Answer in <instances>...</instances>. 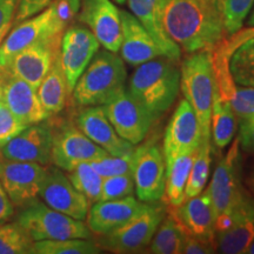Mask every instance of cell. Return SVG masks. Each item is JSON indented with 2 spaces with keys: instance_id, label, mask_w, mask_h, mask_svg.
Returning <instances> with one entry per match:
<instances>
[{
  "instance_id": "6da1fadb",
  "label": "cell",
  "mask_w": 254,
  "mask_h": 254,
  "mask_svg": "<svg viewBox=\"0 0 254 254\" xmlns=\"http://www.w3.org/2000/svg\"><path fill=\"white\" fill-rule=\"evenodd\" d=\"M168 37L187 53L214 51L225 40L215 0H160Z\"/></svg>"
},
{
  "instance_id": "7a4b0ae2",
  "label": "cell",
  "mask_w": 254,
  "mask_h": 254,
  "mask_svg": "<svg viewBox=\"0 0 254 254\" xmlns=\"http://www.w3.org/2000/svg\"><path fill=\"white\" fill-rule=\"evenodd\" d=\"M174 62L166 57L152 59L136 66L129 79L127 90L150 113L153 122L172 107L179 94L182 73Z\"/></svg>"
},
{
  "instance_id": "3957f363",
  "label": "cell",
  "mask_w": 254,
  "mask_h": 254,
  "mask_svg": "<svg viewBox=\"0 0 254 254\" xmlns=\"http://www.w3.org/2000/svg\"><path fill=\"white\" fill-rule=\"evenodd\" d=\"M126 67L117 53L98 51L73 88V99L80 106H103L125 87Z\"/></svg>"
},
{
  "instance_id": "277c9868",
  "label": "cell",
  "mask_w": 254,
  "mask_h": 254,
  "mask_svg": "<svg viewBox=\"0 0 254 254\" xmlns=\"http://www.w3.org/2000/svg\"><path fill=\"white\" fill-rule=\"evenodd\" d=\"M180 73V87L185 99L198 117L202 139H211V114L214 92L213 51L190 53L183 62Z\"/></svg>"
},
{
  "instance_id": "5b68a950",
  "label": "cell",
  "mask_w": 254,
  "mask_h": 254,
  "mask_svg": "<svg viewBox=\"0 0 254 254\" xmlns=\"http://www.w3.org/2000/svg\"><path fill=\"white\" fill-rule=\"evenodd\" d=\"M240 167V145L237 136L227 154L218 164L207 189L213 206L215 234L228 226L233 209L245 190L241 185Z\"/></svg>"
},
{
  "instance_id": "8992f818",
  "label": "cell",
  "mask_w": 254,
  "mask_h": 254,
  "mask_svg": "<svg viewBox=\"0 0 254 254\" xmlns=\"http://www.w3.org/2000/svg\"><path fill=\"white\" fill-rule=\"evenodd\" d=\"M15 221L33 241L91 238L90 228L81 220L56 211L38 199L20 207Z\"/></svg>"
},
{
  "instance_id": "52a82bcc",
  "label": "cell",
  "mask_w": 254,
  "mask_h": 254,
  "mask_svg": "<svg viewBox=\"0 0 254 254\" xmlns=\"http://www.w3.org/2000/svg\"><path fill=\"white\" fill-rule=\"evenodd\" d=\"M132 177L138 199L155 204L164 198L166 161L164 152L157 144H147L133 151Z\"/></svg>"
},
{
  "instance_id": "ba28073f",
  "label": "cell",
  "mask_w": 254,
  "mask_h": 254,
  "mask_svg": "<svg viewBox=\"0 0 254 254\" xmlns=\"http://www.w3.org/2000/svg\"><path fill=\"white\" fill-rule=\"evenodd\" d=\"M103 109L117 133L133 146L144 140L153 124L150 113L125 87L104 104Z\"/></svg>"
},
{
  "instance_id": "9c48e42d",
  "label": "cell",
  "mask_w": 254,
  "mask_h": 254,
  "mask_svg": "<svg viewBox=\"0 0 254 254\" xmlns=\"http://www.w3.org/2000/svg\"><path fill=\"white\" fill-rule=\"evenodd\" d=\"M165 218V211L157 202L152 204L144 213L124 226L101 236L104 249L114 253H138L150 245L155 231Z\"/></svg>"
},
{
  "instance_id": "30bf717a",
  "label": "cell",
  "mask_w": 254,
  "mask_h": 254,
  "mask_svg": "<svg viewBox=\"0 0 254 254\" xmlns=\"http://www.w3.org/2000/svg\"><path fill=\"white\" fill-rule=\"evenodd\" d=\"M64 31L51 6L17 24L0 45V65L7 67L12 58L26 47L47 39H62Z\"/></svg>"
},
{
  "instance_id": "8fae6325",
  "label": "cell",
  "mask_w": 254,
  "mask_h": 254,
  "mask_svg": "<svg viewBox=\"0 0 254 254\" xmlns=\"http://www.w3.org/2000/svg\"><path fill=\"white\" fill-rule=\"evenodd\" d=\"M46 171L43 165L0 157V184L14 207L20 208L38 199Z\"/></svg>"
},
{
  "instance_id": "7c38bea8",
  "label": "cell",
  "mask_w": 254,
  "mask_h": 254,
  "mask_svg": "<svg viewBox=\"0 0 254 254\" xmlns=\"http://www.w3.org/2000/svg\"><path fill=\"white\" fill-rule=\"evenodd\" d=\"M100 44L88 28L67 27L63 33L59 47V60L65 73L69 93L86 69L88 64L99 51Z\"/></svg>"
},
{
  "instance_id": "4fadbf2b",
  "label": "cell",
  "mask_w": 254,
  "mask_h": 254,
  "mask_svg": "<svg viewBox=\"0 0 254 254\" xmlns=\"http://www.w3.org/2000/svg\"><path fill=\"white\" fill-rule=\"evenodd\" d=\"M106 154L109 153L71 124L53 132L52 163L65 172L72 171L79 164L92 163Z\"/></svg>"
},
{
  "instance_id": "5bb4252c",
  "label": "cell",
  "mask_w": 254,
  "mask_h": 254,
  "mask_svg": "<svg viewBox=\"0 0 254 254\" xmlns=\"http://www.w3.org/2000/svg\"><path fill=\"white\" fill-rule=\"evenodd\" d=\"M53 129L46 120L32 124L0 148V157L47 166L52 163Z\"/></svg>"
},
{
  "instance_id": "9a60e30c",
  "label": "cell",
  "mask_w": 254,
  "mask_h": 254,
  "mask_svg": "<svg viewBox=\"0 0 254 254\" xmlns=\"http://www.w3.org/2000/svg\"><path fill=\"white\" fill-rule=\"evenodd\" d=\"M79 20L105 50L117 53L123 40L120 11L111 0H81Z\"/></svg>"
},
{
  "instance_id": "2e32d148",
  "label": "cell",
  "mask_w": 254,
  "mask_h": 254,
  "mask_svg": "<svg viewBox=\"0 0 254 254\" xmlns=\"http://www.w3.org/2000/svg\"><path fill=\"white\" fill-rule=\"evenodd\" d=\"M39 196L51 208L77 220L84 221L87 217L90 201L57 166L47 168Z\"/></svg>"
},
{
  "instance_id": "e0dca14e",
  "label": "cell",
  "mask_w": 254,
  "mask_h": 254,
  "mask_svg": "<svg viewBox=\"0 0 254 254\" xmlns=\"http://www.w3.org/2000/svg\"><path fill=\"white\" fill-rule=\"evenodd\" d=\"M201 139V128L194 110L186 99L180 100L165 132V160L180 154L195 153Z\"/></svg>"
},
{
  "instance_id": "ac0fdd59",
  "label": "cell",
  "mask_w": 254,
  "mask_h": 254,
  "mask_svg": "<svg viewBox=\"0 0 254 254\" xmlns=\"http://www.w3.org/2000/svg\"><path fill=\"white\" fill-rule=\"evenodd\" d=\"M60 40L47 39L26 47L12 58L6 69L37 90L59 55Z\"/></svg>"
},
{
  "instance_id": "d6986e66",
  "label": "cell",
  "mask_w": 254,
  "mask_h": 254,
  "mask_svg": "<svg viewBox=\"0 0 254 254\" xmlns=\"http://www.w3.org/2000/svg\"><path fill=\"white\" fill-rule=\"evenodd\" d=\"M151 205L132 195L97 201L88 209L87 227L98 236H104L139 217Z\"/></svg>"
},
{
  "instance_id": "ffe728a7",
  "label": "cell",
  "mask_w": 254,
  "mask_h": 254,
  "mask_svg": "<svg viewBox=\"0 0 254 254\" xmlns=\"http://www.w3.org/2000/svg\"><path fill=\"white\" fill-rule=\"evenodd\" d=\"M253 237L254 196L245 190L233 209L228 226L215 234L217 252L224 254H245Z\"/></svg>"
},
{
  "instance_id": "44dd1931",
  "label": "cell",
  "mask_w": 254,
  "mask_h": 254,
  "mask_svg": "<svg viewBox=\"0 0 254 254\" xmlns=\"http://www.w3.org/2000/svg\"><path fill=\"white\" fill-rule=\"evenodd\" d=\"M171 215L187 236L199 238L215 245L213 206L207 190L184 200L182 205L173 207Z\"/></svg>"
},
{
  "instance_id": "7402d4cb",
  "label": "cell",
  "mask_w": 254,
  "mask_h": 254,
  "mask_svg": "<svg viewBox=\"0 0 254 254\" xmlns=\"http://www.w3.org/2000/svg\"><path fill=\"white\" fill-rule=\"evenodd\" d=\"M77 126L111 155H123L134 150V146L117 133L103 106H87L82 110L77 117Z\"/></svg>"
},
{
  "instance_id": "603a6c76",
  "label": "cell",
  "mask_w": 254,
  "mask_h": 254,
  "mask_svg": "<svg viewBox=\"0 0 254 254\" xmlns=\"http://www.w3.org/2000/svg\"><path fill=\"white\" fill-rule=\"evenodd\" d=\"M2 103L27 126L50 118V113L38 98L36 88L9 72L5 81Z\"/></svg>"
},
{
  "instance_id": "cb8c5ba5",
  "label": "cell",
  "mask_w": 254,
  "mask_h": 254,
  "mask_svg": "<svg viewBox=\"0 0 254 254\" xmlns=\"http://www.w3.org/2000/svg\"><path fill=\"white\" fill-rule=\"evenodd\" d=\"M123 40L120 46L122 58L131 66H139L152 59L160 58L163 53L144 26L134 15L120 11Z\"/></svg>"
},
{
  "instance_id": "d4e9b609",
  "label": "cell",
  "mask_w": 254,
  "mask_h": 254,
  "mask_svg": "<svg viewBox=\"0 0 254 254\" xmlns=\"http://www.w3.org/2000/svg\"><path fill=\"white\" fill-rule=\"evenodd\" d=\"M132 14L138 19L152 39L157 44L163 57L172 60H179L182 50L168 37L163 24L160 0H126Z\"/></svg>"
},
{
  "instance_id": "484cf974",
  "label": "cell",
  "mask_w": 254,
  "mask_h": 254,
  "mask_svg": "<svg viewBox=\"0 0 254 254\" xmlns=\"http://www.w3.org/2000/svg\"><path fill=\"white\" fill-rule=\"evenodd\" d=\"M237 114L228 100L227 95L214 82L213 103L211 114V138L218 148H225L236 136L238 120Z\"/></svg>"
},
{
  "instance_id": "4316f807",
  "label": "cell",
  "mask_w": 254,
  "mask_h": 254,
  "mask_svg": "<svg viewBox=\"0 0 254 254\" xmlns=\"http://www.w3.org/2000/svg\"><path fill=\"white\" fill-rule=\"evenodd\" d=\"M68 93L67 80L63 71L58 55L46 77L38 86L37 94L44 109L50 113V116H52L64 110Z\"/></svg>"
},
{
  "instance_id": "83f0119b",
  "label": "cell",
  "mask_w": 254,
  "mask_h": 254,
  "mask_svg": "<svg viewBox=\"0 0 254 254\" xmlns=\"http://www.w3.org/2000/svg\"><path fill=\"white\" fill-rule=\"evenodd\" d=\"M195 153L180 154L166 159V179H165L164 199L172 207L182 205L186 199L187 180L192 168Z\"/></svg>"
},
{
  "instance_id": "f1b7e54d",
  "label": "cell",
  "mask_w": 254,
  "mask_h": 254,
  "mask_svg": "<svg viewBox=\"0 0 254 254\" xmlns=\"http://www.w3.org/2000/svg\"><path fill=\"white\" fill-rule=\"evenodd\" d=\"M185 233L172 215L164 218L152 238L148 252L153 254H182Z\"/></svg>"
},
{
  "instance_id": "f546056e",
  "label": "cell",
  "mask_w": 254,
  "mask_h": 254,
  "mask_svg": "<svg viewBox=\"0 0 254 254\" xmlns=\"http://www.w3.org/2000/svg\"><path fill=\"white\" fill-rule=\"evenodd\" d=\"M228 66L237 85L254 88V38L237 47L230 57Z\"/></svg>"
},
{
  "instance_id": "4dcf8cb0",
  "label": "cell",
  "mask_w": 254,
  "mask_h": 254,
  "mask_svg": "<svg viewBox=\"0 0 254 254\" xmlns=\"http://www.w3.org/2000/svg\"><path fill=\"white\" fill-rule=\"evenodd\" d=\"M211 167V139H202L194 154L192 168L187 180L185 196L192 198L200 194L208 180Z\"/></svg>"
},
{
  "instance_id": "1f68e13d",
  "label": "cell",
  "mask_w": 254,
  "mask_h": 254,
  "mask_svg": "<svg viewBox=\"0 0 254 254\" xmlns=\"http://www.w3.org/2000/svg\"><path fill=\"white\" fill-rule=\"evenodd\" d=\"M225 34L228 37L239 32L254 6V0H215Z\"/></svg>"
},
{
  "instance_id": "d6a6232c",
  "label": "cell",
  "mask_w": 254,
  "mask_h": 254,
  "mask_svg": "<svg viewBox=\"0 0 254 254\" xmlns=\"http://www.w3.org/2000/svg\"><path fill=\"white\" fill-rule=\"evenodd\" d=\"M100 249L93 241L81 238L34 241L31 254H97Z\"/></svg>"
},
{
  "instance_id": "836d02e7",
  "label": "cell",
  "mask_w": 254,
  "mask_h": 254,
  "mask_svg": "<svg viewBox=\"0 0 254 254\" xmlns=\"http://www.w3.org/2000/svg\"><path fill=\"white\" fill-rule=\"evenodd\" d=\"M68 179L72 185L77 189L82 195L86 196L90 202L99 201L101 194V185L104 178L100 176L91 163L79 164L77 167L69 171Z\"/></svg>"
},
{
  "instance_id": "e575fe53",
  "label": "cell",
  "mask_w": 254,
  "mask_h": 254,
  "mask_svg": "<svg viewBox=\"0 0 254 254\" xmlns=\"http://www.w3.org/2000/svg\"><path fill=\"white\" fill-rule=\"evenodd\" d=\"M33 243L17 221L0 224V254H31Z\"/></svg>"
},
{
  "instance_id": "d590c367",
  "label": "cell",
  "mask_w": 254,
  "mask_h": 254,
  "mask_svg": "<svg viewBox=\"0 0 254 254\" xmlns=\"http://www.w3.org/2000/svg\"><path fill=\"white\" fill-rule=\"evenodd\" d=\"M215 85L227 95L238 118L254 116V88L239 86L233 79Z\"/></svg>"
},
{
  "instance_id": "8d00e7d4",
  "label": "cell",
  "mask_w": 254,
  "mask_h": 254,
  "mask_svg": "<svg viewBox=\"0 0 254 254\" xmlns=\"http://www.w3.org/2000/svg\"><path fill=\"white\" fill-rule=\"evenodd\" d=\"M134 151V150H133ZM133 151L123 155H111L106 154L97 160L92 161V166L103 178H109L114 176L132 172Z\"/></svg>"
},
{
  "instance_id": "74e56055",
  "label": "cell",
  "mask_w": 254,
  "mask_h": 254,
  "mask_svg": "<svg viewBox=\"0 0 254 254\" xmlns=\"http://www.w3.org/2000/svg\"><path fill=\"white\" fill-rule=\"evenodd\" d=\"M133 192H134V180L132 173L104 178L99 201L125 198L132 195Z\"/></svg>"
},
{
  "instance_id": "f35d334b",
  "label": "cell",
  "mask_w": 254,
  "mask_h": 254,
  "mask_svg": "<svg viewBox=\"0 0 254 254\" xmlns=\"http://www.w3.org/2000/svg\"><path fill=\"white\" fill-rule=\"evenodd\" d=\"M26 126L4 103L0 104V148L18 135Z\"/></svg>"
},
{
  "instance_id": "ab89813d",
  "label": "cell",
  "mask_w": 254,
  "mask_h": 254,
  "mask_svg": "<svg viewBox=\"0 0 254 254\" xmlns=\"http://www.w3.org/2000/svg\"><path fill=\"white\" fill-rule=\"evenodd\" d=\"M50 6L58 24L65 31L79 14L81 0H53Z\"/></svg>"
},
{
  "instance_id": "60d3db41",
  "label": "cell",
  "mask_w": 254,
  "mask_h": 254,
  "mask_svg": "<svg viewBox=\"0 0 254 254\" xmlns=\"http://www.w3.org/2000/svg\"><path fill=\"white\" fill-rule=\"evenodd\" d=\"M53 0H17L13 24H19L26 19L34 17L49 7Z\"/></svg>"
},
{
  "instance_id": "b9f144b4",
  "label": "cell",
  "mask_w": 254,
  "mask_h": 254,
  "mask_svg": "<svg viewBox=\"0 0 254 254\" xmlns=\"http://www.w3.org/2000/svg\"><path fill=\"white\" fill-rule=\"evenodd\" d=\"M251 38H254V26H249L245 28V30L241 28L239 32H237L236 34L231 36L230 39L222 41L213 52L215 55L224 57V58L230 60L231 55L236 51L237 47L239 46L240 44H243L244 41L251 39Z\"/></svg>"
},
{
  "instance_id": "7bdbcfd3",
  "label": "cell",
  "mask_w": 254,
  "mask_h": 254,
  "mask_svg": "<svg viewBox=\"0 0 254 254\" xmlns=\"http://www.w3.org/2000/svg\"><path fill=\"white\" fill-rule=\"evenodd\" d=\"M238 140L240 150L247 153H254V116L240 118Z\"/></svg>"
},
{
  "instance_id": "ee69618b",
  "label": "cell",
  "mask_w": 254,
  "mask_h": 254,
  "mask_svg": "<svg viewBox=\"0 0 254 254\" xmlns=\"http://www.w3.org/2000/svg\"><path fill=\"white\" fill-rule=\"evenodd\" d=\"M17 0H0V45L11 30L14 20Z\"/></svg>"
},
{
  "instance_id": "f6af8a7d",
  "label": "cell",
  "mask_w": 254,
  "mask_h": 254,
  "mask_svg": "<svg viewBox=\"0 0 254 254\" xmlns=\"http://www.w3.org/2000/svg\"><path fill=\"white\" fill-rule=\"evenodd\" d=\"M217 252V247L214 244L199 239V238L187 236L184 237L183 254H212Z\"/></svg>"
},
{
  "instance_id": "bcb514c9",
  "label": "cell",
  "mask_w": 254,
  "mask_h": 254,
  "mask_svg": "<svg viewBox=\"0 0 254 254\" xmlns=\"http://www.w3.org/2000/svg\"><path fill=\"white\" fill-rule=\"evenodd\" d=\"M14 214V205L0 184V224L7 222Z\"/></svg>"
},
{
  "instance_id": "7dc6e473",
  "label": "cell",
  "mask_w": 254,
  "mask_h": 254,
  "mask_svg": "<svg viewBox=\"0 0 254 254\" xmlns=\"http://www.w3.org/2000/svg\"><path fill=\"white\" fill-rule=\"evenodd\" d=\"M8 71L5 67H2L0 65V104H2V97H4V87H5V81L7 78Z\"/></svg>"
},
{
  "instance_id": "c3c4849f",
  "label": "cell",
  "mask_w": 254,
  "mask_h": 254,
  "mask_svg": "<svg viewBox=\"0 0 254 254\" xmlns=\"http://www.w3.org/2000/svg\"><path fill=\"white\" fill-rule=\"evenodd\" d=\"M245 254H254V237H253L252 241H251V244L249 245V247H247V249H246Z\"/></svg>"
},
{
  "instance_id": "681fc988",
  "label": "cell",
  "mask_w": 254,
  "mask_h": 254,
  "mask_svg": "<svg viewBox=\"0 0 254 254\" xmlns=\"http://www.w3.org/2000/svg\"><path fill=\"white\" fill-rule=\"evenodd\" d=\"M247 24H249V26H254V6H253V11L251 12L249 20H247Z\"/></svg>"
},
{
  "instance_id": "f907efd6",
  "label": "cell",
  "mask_w": 254,
  "mask_h": 254,
  "mask_svg": "<svg viewBox=\"0 0 254 254\" xmlns=\"http://www.w3.org/2000/svg\"><path fill=\"white\" fill-rule=\"evenodd\" d=\"M114 1H116V2H118V4L122 5V4H125V2H126V0H114Z\"/></svg>"
}]
</instances>
